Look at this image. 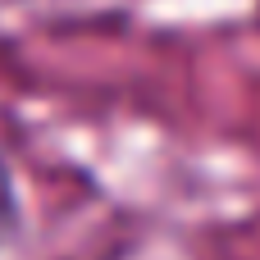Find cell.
I'll list each match as a JSON object with an SVG mask.
<instances>
[{
	"mask_svg": "<svg viewBox=\"0 0 260 260\" xmlns=\"http://www.w3.org/2000/svg\"><path fill=\"white\" fill-rule=\"evenodd\" d=\"M18 233V187H14V174L9 165L0 160V247Z\"/></svg>",
	"mask_w": 260,
	"mask_h": 260,
	"instance_id": "6da1fadb",
	"label": "cell"
}]
</instances>
